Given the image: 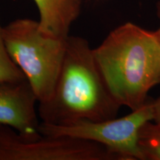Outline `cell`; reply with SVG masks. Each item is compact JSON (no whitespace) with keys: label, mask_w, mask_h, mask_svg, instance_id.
Here are the masks:
<instances>
[{"label":"cell","mask_w":160,"mask_h":160,"mask_svg":"<svg viewBox=\"0 0 160 160\" xmlns=\"http://www.w3.org/2000/svg\"><path fill=\"white\" fill-rule=\"evenodd\" d=\"M8 53L31 85L38 103L51 97L59 77L67 39L50 37L39 29V22L18 19L2 29Z\"/></svg>","instance_id":"3957f363"},{"label":"cell","mask_w":160,"mask_h":160,"mask_svg":"<svg viewBox=\"0 0 160 160\" xmlns=\"http://www.w3.org/2000/svg\"><path fill=\"white\" fill-rule=\"evenodd\" d=\"M2 29L0 23V82H14L26 79L8 53L3 40Z\"/></svg>","instance_id":"9c48e42d"},{"label":"cell","mask_w":160,"mask_h":160,"mask_svg":"<svg viewBox=\"0 0 160 160\" xmlns=\"http://www.w3.org/2000/svg\"><path fill=\"white\" fill-rule=\"evenodd\" d=\"M153 122L160 125V97L153 100Z\"/></svg>","instance_id":"30bf717a"},{"label":"cell","mask_w":160,"mask_h":160,"mask_svg":"<svg viewBox=\"0 0 160 160\" xmlns=\"http://www.w3.org/2000/svg\"><path fill=\"white\" fill-rule=\"evenodd\" d=\"M38 99L27 79L0 82V124L28 139L41 137L36 105Z\"/></svg>","instance_id":"8992f818"},{"label":"cell","mask_w":160,"mask_h":160,"mask_svg":"<svg viewBox=\"0 0 160 160\" xmlns=\"http://www.w3.org/2000/svg\"><path fill=\"white\" fill-rule=\"evenodd\" d=\"M153 121V100L122 117L104 121H80L67 125L40 122L42 135L67 137L93 142L104 146L117 160H145L139 145L142 128Z\"/></svg>","instance_id":"277c9868"},{"label":"cell","mask_w":160,"mask_h":160,"mask_svg":"<svg viewBox=\"0 0 160 160\" xmlns=\"http://www.w3.org/2000/svg\"><path fill=\"white\" fill-rule=\"evenodd\" d=\"M39 11V29L45 34L65 39L82 11V0H33Z\"/></svg>","instance_id":"52a82bcc"},{"label":"cell","mask_w":160,"mask_h":160,"mask_svg":"<svg viewBox=\"0 0 160 160\" xmlns=\"http://www.w3.org/2000/svg\"><path fill=\"white\" fill-rule=\"evenodd\" d=\"M120 108L107 88L88 40L70 35L53 94L39 103L42 122L67 125L104 121L117 117Z\"/></svg>","instance_id":"7a4b0ae2"},{"label":"cell","mask_w":160,"mask_h":160,"mask_svg":"<svg viewBox=\"0 0 160 160\" xmlns=\"http://www.w3.org/2000/svg\"><path fill=\"white\" fill-rule=\"evenodd\" d=\"M0 160H117L102 145L88 140L42 135L28 139L0 124Z\"/></svg>","instance_id":"5b68a950"},{"label":"cell","mask_w":160,"mask_h":160,"mask_svg":"<svg viewBox=\"0 0 160 160\" xmlns=\"http://www.w3.org/2000/svg\"><path fill=\"white\" fill-rule=\"evenodd\" d=\"M157 17H158V19H159V28L157 31V33H158V36H159V40H160V1L158 2L157 3Z\"/></svg>","instance_id":"8fae6325"},{"label":"cell","mask_w":160,"mask_h":160,"mask_svg":"<svg viewBox=\"0 0 160 160\" xmlns=\"http://www.w3.org/2000/svg\"><path fill=\"white\" fill-rule=\"evenodd\" d=\"M93 57L110 93L131 111L148 101L160 83V40L157 31L125 22L111 31Z\"/></svg>","instance_id":"6da1fadb"},{"label":"cell","mask_w":160,"mask_h":160,"mask_svg":"<svg viewBox=\"0 0 160 160\" xmlns=\"http://www.w3.org/2000/svg\"><path fill=\"white\" fill-rule=\"evenodd\" d=\"M139 145L145 160H160V125L146 124L140 132Z\"/></svg>","instance_id":"ba28073f"}]
</instances>
